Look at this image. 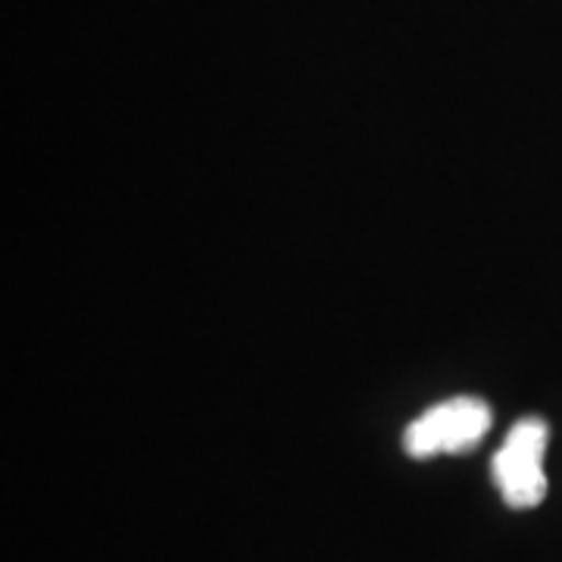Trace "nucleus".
<instances>
[{"label": "nucleus", "mask_w": 562, "mask_h": 562, "mask_svg": "<svg viewBox=\"0 0 562 562\" xmlns=\"http://www.w3.org/2000/svg\"><path fill=\"white\" fill-rule=\"evenodd\" d=\"M491 428V406L482 397H450L425 409L403 435V447L416 460L438 453H465L479 447Z\"/></svg>", "instance_id": "f257e3e1"}, {"label": "nucleus", "mask_w": 562, "mask_h": 562, "mask_svg": "<svg viewBox=\"0 0 562 562\" xmlns=\"http://www.w3.org/2000/svg\"><path fill=\"white\" fill-rule=\"evenodd\" d=\"M550 441V428L538 416L519 419L503 447L494 453V482L501 487L503 503L513 509H531L547 497L543 453Z\"/></svg>", "instance_id": "f03ea898"}]
</instances>
